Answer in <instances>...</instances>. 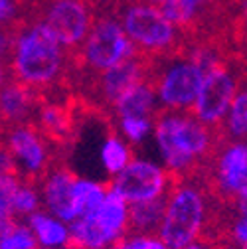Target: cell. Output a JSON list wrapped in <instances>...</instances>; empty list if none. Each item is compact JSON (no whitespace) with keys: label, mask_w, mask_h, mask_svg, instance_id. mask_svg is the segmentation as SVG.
Here are the masks:
<instances>
[{"label":"cell","mask_w":247,"mask_h":249,"mask_svg":"<svg viewBox=\"0 0 247 249\" xmlns=\"http://www.w3.org/2000/svg\"><path fill=\"white\" fill-rule=\"evenodd\" d=\"M220 139V131L198 121L190 111H160L154 117V146L164 168L176 180L210 162Z\"/></svg>","instance_id":"1"},{"label":"cell","mask_w":247,"mask_h":249,"mask_svg":"<svg viewBox=\"0 0 247 249\" xmlns=\"http://www.w3.org/2000/svg\"><path fill=\"white\" fill-rule=\"evenodd\" d=\"M64 46L57 42L46 22L34 24L14 38L12 73L30 89H44L64 70Z\"/></svg>","instance_id":"2"},{"label":"cell","mask_w":247,"mask_h":249,"mask_svg":"<svg viewBox=\"0 0 247 249\" xmlns=\"http://www.w3.org/2000/svg\"><path fill=\"white\" fill-rule=\"evenodd\" d=\"M210 222L208 196L192 180H174L164 200V215L157 235L172 249H184L204 239Z\"/></svg>","instance_id":"3"},{"label":"cell","mask_w":247,"mask_h":249,"mask_svg":"<svg viewBox=\"0 0 247 249\" xmlns=\"http://www.w3.org/2000/svg\"><path fill=\"white\" fill-rule=\"evenodd\" d=\"M131 204L109 188L103 204L71 224L73 247L83 249H111L125 235H129Z\"/></svg>","instance_id":"4"},{"label":"cell","mask_w":247,"mask_h":249,"mask_svg":"<svg viewBox=\"0 0 247 249\" xmlns=\"http://www.w3.org/2000/svg\"><path fill=\"white\" fill-rule=\"evenodd\" d=\"M174 180L176 178L164 168V164L152 159L135 157L125 170L111 178L109 188L133 206L164 200Z\"/></svg>","instance_id":"5"},{"label":"cell","mask_w":247,"mask_h":249,"mask_svg":"<svg viewBox=\"0 0 247 249\" xmlns=\"http://www.w3.org/2000/svg\"><path fill=\"white\" fill-rule=\"evenodd\" d=\"M137 48L129 40L125 28L113 18L97 20L91 26L85 42L81 44L83 64L97 73H103L123 61L135 57Z\"/></svg>","instance_id":"6"},{"label":"cell","mask_w":247,"mask_h":249,"mask_svg":"<svg viewBox=\"0 0 247 249\" xmlns=\"http://www.w3.org/2000/svg\"><path fill=\"white\" fill-rule=\"evenodd\" d=\"M121 24L133 46L148 53H162L176 44L178 30L164 16L160 6L154 4H133L123 12Z\"/></svg>","instance_id":"7"},{"label":"cell","mask_w":247,"mask_h":249,"mask_svg":"<svg viewBox=\"0 0 247 249\" xmlns=\"http://www.w3.org/2000/svg\"><path fill=\"white\" fill-rule=\"evenodd\" d=\"M206 71L192 57L174 59L159 73L154 81L162 111H190Z\"/></svg>","instance_id":"8"},{"label":"cell","mask_w":247,"mask_h":249,"mask_svg":"<svg viewBox=\"0 0 247 249\" xmlns=\"http://www.w3.org/2000/svg\"><path fill=\"white\" fill-rule=\"evenodd\" d=\"M239 89L237 77L224 64L206 71L198 97L190 109V113L208 127L220 131L231 107V101Z\"/></svg>","instance_id":"9"},{"label":"cell","mask_w":247,"mask_h":249,"mask_svg":"<svg viewBox=\"0 0 247 249\" xmlns=\"http://www.w3.org/2000/svg\"><path fill=\"white\" fill-rule=\"evenodd\" d=\"M16 162V172L22 180L38 182L52 168V150L48 137L32 123L10 127L4 141Z\"/></svg>","instance_id":"10"},{"label":"cell","mask_w":247,"mask_h":249,"mask_svg":"<svg viewBox=\"0 0 247 249\" xmlns=\"http://www.w3.org/2000/svg\"><path fill=\"white\" fill-rule=\"evenodd\" d=\"M210 164L215 190L222 198L233 200L247 186V141H220Z\"/></svg>","instance_id":"11"},{"label":"cell","mask_w":247,"mask_h":249,"mask_svg":"<svg viewBox=\"0 0 247 249\" xmlns=\"http://www.w3.org/2000/svg\"><path fill=\"white\" fill-rule=\"evenodd\" d=\"M44 22L66 50L79 48L93 26L83 0H53Z\"/></svg>","instance_id":"12"},{"label":"cell","mask_w":247,"mask_h":249,"mask_svg":"<svg viewBox=\"0 0 247 249\" xmlns=\"http://www.w3.org/2000/svg\"><path fill=\"white\" fill-rule=\"evenodd\" d=\"M77 176L68 166H52L40 180L38 188L42 194V208L59 220L73 224L77 220L73 188Z\"/></svg>","instance_id":"13"},{"label":"cell","mask_w":247,"mask_h":249,"mask_svg":"<svg viewBox=\"0 0 247 249\" xmlns=\"http://www.w3.org/2000/svg\"><path fill=\"white\" fill-rule=\"evenodd\" d=\"M36 109L34 89L20 81H10L0 91V124H6V129L24 124L32 119Z\"/></svg>","instance_id":"14"},{"label":"cell","mask_w":247,"mask_h":249,"mask_svg":"<svg viewBox=\"0 0 247 249\" xmlns=\"http://www.w3.org/2000/svg\"><path fill=\"white\" fill-rule=\"evenodd\" d=\"M26 224L36 235L40 249H70V247H73L71 224L59 220V217L46 212L44 208L30 215Z\"/></svg>","instance_id":"15"},{"label":"cell","mask_w":247,"mask_h":249,"mask_svg":"<svg viewBox=\"0 0 247 249\" xmlns=\"http://www.w3.org/2000/svg\"><path fill=\"white\" fill-rule=\"evenodd\" d=\"M142 75H144L142 64L137 57H131L127 61H123V64L103 71L101 77H99V93H101V97L113 107V103L121 95H125L131 87H135L137 83H141L144 79Z\"/></svg>","instance_id":"16"},{"label":"cell","mask_w":247,"mask_h":249,"mask_svg":"<svg viewBox=\"0 0 247 249\" xmlns=\"http://www.w3.org/2000/svg\"><path fill=\"white\" fill-rule=\"evenodd\" d=\"M113 111L117 117H127V115H139V117H157L162 109L159 103V95L154 83L141 81L135 87H131L125 95H121L113 103Z\"/></svg>","instance_id":"17"},{"label":"cell","mask_w":247,"mask_h":249,"mask_svg":"<svg viewBox=\"0 0 247 249\" xmlns=\"http://www.w3.org/2000/svg\"><path fill=\"white\" fill-rule=\"evenodd\" d=\"M133 159H135L133 146L125 139H123L119 133H109L103 139V142L99 146V160H101L103 170L111 178L125 170L131 164Z\"/></svg>","instance_id":"18"},{"label":"cell","mask_w":247,"mask_h":249,"mask_svg":"<svg viewBox=\"0 0 247 249\" xmlns=\"http://www.w3.org/2000/svg\"><path fill=\"white\" fill-rule=\"evenodd\" d=\"M220 137L228 141H247V85H239L220 129Z\"/></svg>","instance_id":"19"},{"label":"cell","mask_w":247,"mask_h":249,"mask_svg":"<svg viewBox=\"0 0 247 249\" xmlns=\"http://www.w3.org/2000/svg\"><path fill=\"white\" fill-rule=\"evenodd\" d=\"M107 194H109V186L107 184H103L99 180H93V178L77 176L75 188H73V200H75L77 217L95 212L103 204Z\"/></svg>","instance_id":"20"},{"label":"cell","mask_w":247,"mask_h":249,"mask_svg":"<svg viewBox=\"0 0 247 249\" xmlns=\"http://www.w3.org/2000/svg\"><path fill=\"white\" fill-rule=\"evenodd\" d=\"M164 200L133 204L129 217V233H157L164 215Z\"/></svg>","instance_id":"21"},{"label":"cell","mask_w":247,"mask_h":249,"mask_svg":"<svg viewBox=\"0 0 247 249\" xmlns=\"http://www.w3.org/2000/svg\"><path fill=\"white\" fill-rule=\"evenodd\" d=\"M70 113L55 103H46L38 109V123L36 127L48 137V139H55L61 141L64 137H68L70 133Z\"/></svg>","instance_id":"22"},{"label":"cell","mask_w":247,"mask_h":249,"mask_svg":"<svg viewBox=\"0 0 247 249\" xmlns=\"http://www.w3.org/2000/svg\"><path fill=\"white\" fill-rule=\"evenodd\" d=\"M152 131H154V117H139V115L117 117V133L131 146H142L152 137Z\"/></svg>","instance_id":"23"},{"label":"cell","mask_w":247,"mask_h":249,"mask_svg":"<svg viewBox=\"0 0 247 249\" xmlns=\"http://www.w3.org/2000/svg\"><path fill=\"white\" fill-rule=\"evenodd\" d=\"M38 210H42V194L38 188V182L22 180L18 186L16 198H14V213L28 220Z\"/></svg>","instance_id":"24"},{"label":"cell","mask_w":247,"mask_h":249,"mask_svg":"<svg viewBox=\"0 0 247 249\" xmlns=\"http://www.w3.org/2000/svg\"><path fill=\"white\" fill-rule=\"evenodd\" d=\"M200 8L202 6L196 0H162V4H160V10L176 28L192 24Z\"/></svg>","instance_id":"25"},{"label":"cell","mask_w":247,"mask_h":249,"mask_svg":"<svg viewBox=\"0 0 247 249\" xmlns=\"http://www.w3.org/2000/svg\"><path fill=\"white\" fill-rule=\"evenodd\" d=\"M0 249H40V245L28 224L14 222L4 237L0 239Z\"/></svg>","instance_id":"26"},{"label":"cell","mask_w":247,"mask_h":249,"mask_svg":"<svg viewBox=\"0 0 247 249\" xmlns=\"http://www.w3.org/2000/svg\"><path fill=\"white\" fill-rule=\"evenodd\" d=\"M22 178L18 174L0 176V220H14V198Z\"/></svg>","instance_id":"27"},{"label":"cell","mask_w":247,"mask_h":249,"mask_svg":"<svg viewBox=\"0 0 247 249\" xmlns=\"http://www.w3.org/2000/svg\"><path fill=\"white\" fill-rule=\"evenodd\" d=\"M111 249H172L157 233H129Z\"/></svg>","instance_id":"28"},{"label":"cell","mask_w":247,"mask_h":249,"mask_svg":"<svg viewBox=\"0 0 247 249\" xmlns=\"http://www.w3.org/2000/svg\"><path fill=\"white\" fill-rule=\"evenodd\" d=\"M228 239L231 249H247V217L237 215L229 222V230H228Z\"/></svg>","instance_id":"29"},{"label":"cell","mask_w":247,"mask_h":249,"mask_svg":"<svg viewBox=\"0 0 247 249\" xmlns=\"http://www.w3.org/2000/svg\"><path fill=\"white\" fill-rule=\"evenodd\" d=\"M6 174H18L16 162L12 159L10 150L6 148V144H0V176H6Z\"/></svg>","instance_id":"30"},{"label":"cell","mask_w":247,"mask_h":249,"mask_svg":"<svg viewBox=\"0 0 247 249\" xmlns=\"http://www.w3.org/2000/svg\"><path fill=\"white\" fill-rule=\"evenodd\" d=\"M16 16V2L14 0H0V26L8 24Z\"/></svg>","instance_id":"31"},{"label":"cell","mask_w":247,"mask_h":249,"mask_svg":"<svg viewBox=\"0 0 247 249\" xmlns=\"http://www.w3.org/2000/svg\"><path fill=\"white\" fill-rule=\"evenodd\" d=\"M231 202H233V212H235L237 215L247 217V186H245V188H243Z\"/></svg>","instance_id":"32"},{"label":"cell","mask_w":247,"mask_h":249,"mask_svg":"<svg viewBox=\"0 0 247 249\" xmlns=\"http://www.w3.org/2000/svg\"><path fill=\"white\" fill-rule=\"evenodd\" d=\"M12 48H14V38L10 34H6L4 30H0V59L12 53Z\"/></svg>","instance_id":"33"},{"label":"cell","mask_w":247,"mask_h":249,"mask_svg":"<svg viewBox=\"0 0 247 249\" xmlns=\"http://www.w3.org/2000/svg\"><path fill=\"white\" fill-rule=\"evenodd\" d=\"M184 249H213L206 239H200V241H194V243H190L188 247H184Z\"/></svg>","instance_id":"34"},{"label":"cell","mask_w":247,"mask_h":249,"mask_svg":"<svg viewBox=\"0 0 247 249\" xmlns=\"http://www.w3.org/2000/svg\"><path fill=\"white\" fill-rule=\"evenodd\" d=\"M12 224H14V220H0V239L4 237V233L10 230Z\"/></svg>","instance_id":"35"},{"label":"cell","mask_w":247,"mask_h":249,"mask_svg":"<svg viewBox=\"0 0 247 249\" xmlns=\"http://www.w3.org/2000/svg\"><path fill=\"white\" fill-rule=\"evenodd\" d=\"M4 85H6V75H4V66H2V61H0V91H2Z\"/></svg>","instance_id":"36"},{"label":"cell","mask_w":247,"mask_h":249,"mask_svg":"<svg viewBox=\"0 0 247 249\" xmlns=\"http://www.w3.org/2000/svg\"><path fill=\"white\" fill-rule=\"evenodd\" d=\"M241 12H243V20L247 24V0H243V6H241Z\"/></svg>","instance_id":"37"},{"label":"cell","mask_w":247,"mask_h":249,"mask_svg":"<svg viewBox=\"0 0 247 249\" xmlns=\"http://www.w3.org/2000/svg\"><path fill=\"white\" fill-rule=\"evenodd\" d=\"M146 4H154V6H160L162 4V0H144Z\"/></svg>","instance_id":"38"},{"label":"cell","mask_w":247,"mask_h":249,"mask_svg":"<svg viewBox=\"0 0 247 249\" xmlns=\"http://www.w3.org/2000/svg\"><path fill=\"white\" fill-rule=\"evenodd\" d=\"M196 2H198V4H200V6H206V4H208V2H210V0H196Z\"/></svg>","instance_id":"39"},{"label":"cell","mask_w":247,"mask_h":249,"mask_svg":"<svg viewBox=\"0 0 247 249\" xmlns=\"http://www.w3.org/2000/svg\"><path fill=\"white\" fill-rule=\"evenodd\" d=\"M70 249H83V247H70Z\"/></svg>","instance_id":"40"}]
</instances>
